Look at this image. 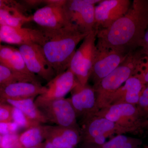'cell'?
Returning <instances> with one entry per match:
<instances>
[{"label": "cell", "mask_w": 148, "mask_h": 148, "mask_svg": "<svg viewBox=\"0 0 148 148\" xmlns=\"http://www.w3.org/2000/svg\"><path fill=\"white\" fill-rule=\"evenodd\" d=\"M148 29V0H134L125 15L98 30L96 47L129 53L141 47Z\"/></svg>", "instance_id": "cell-1"}, {"label": "cell", "mask_w": 148, "mask_h": 148, "mask_svg": "<svg viewBox=\"0 0 148 148\" xmlns=\"http://www.w3.org/2000/svg\"><path fill=\"white\" fill-rule=\"evenodd\" d=\"M41 29L47 38L42 46L44 53L57 75L69 69L76 48L88 34L74 26L56 30Z\"/></svg>", "instance_id": "cell-2"}, {"label": "cell", "mask_w": 148, "mask_h": 148, "mask_svg": "<svg viewBox=\"0 0 148 148\" xmlns=\"http://www.w3.org/2000/svg\"><path fill=\"white\" fill-rule=\"evenodd\" d=\"M144 55L141 50L129 52L126 58L113 71L93 87L99 110L108 106L113 94L130 77L138 73L140 62Z\"/></svg>", "instance_id": "cell-3"}, {"label": "cell", "mask_w": 148, "mask_h": 148, "mask_svg": "<svg viewBox=\"0 0 148 148\" xmlns=\"http://www.w3.org/2000/svg\"><path fill=\"white\" fill-rule=\"evenodd\" d=\"M98 31V29H94L83 40L76 50L69 66V69L73 73L81 87L87 85L91 76L97 51L95 42Z\"/></svg>", "instance_id": "cell-4"}, {"label": "cell", "mask_w": 148, "mask_h": 148, "mask_svg": "<svg viewBox=\"0 0 148 148\" xmlns=\"http://www.w3.org/2000/svg\"><path fill=\"white\" fill-rule=\"evenodd\" d=\"M35 103L48 122L78 128L76 114L70 98L44 100L37 97Z\"/></svg>", "instance_id": "cell-5"}, {"label": "cell", "mask_w": 148, "mask_h": 148, "mask_svg": "<svg viewBox=\"0 0 148 148\" xmlns=\"http://www.w3.org/2000/svg\"><path fill=\"white\" fill-rule=\"evenodd\" d=\"M96 116L103 117L126 130L128 133L143 130L145 120L137 106L127 103L114 104L101 109Z\"/></svg>", "instance_id": "cell-6"}, {"label": "cell", "mask_w": 148, "mask_h": 148, "mask_svg": "<svg viewBox=\"0 0 148 148\" xmlns=\"http://www.w3.org/2000/svg\"><path fill=\"white\" fill-rule=\"evenodd\" d=\"M102 0H66L64 8L72 25L88 34L95 28V4Z\"/></svg>", "instance_id": "cell-7"}, {"label": "cell", "mask_w": 148, "mask_h": 148, "mask_svg": "<svg viewBox=\"0 0 148 148\" xmlns=\"http://www.w3.org/2000/svg\"><path fill=\"white\" fill-rule=\"evenodd\" d=\"M66 0H46V5L35 12L32 21L42 29L56 30L73 26L70 22L64 4Z\"/></svg>", "instance_id": "cell-8"}, {"label": "cell", "mask_w": 148, "mask_h": 148, "mask_svg": "<svg viewBox=\"0 0 148 148\" xmlns=\"http://www.w3.org/2000/svg\"><path fill=\"white\" fill-rule=\"evenodd\" d=\"M18 49L30 73L40 76L48 82L56 76L45 55L42 46L28 44L19 46Z\"/></svg>", "instance_id": "cell-9"}, {"label": "cell", "mask_w": 148, "mask_h": 148, "mask_svg": "<svg viewBox=\"0 0 148 148\" xmlns=\"http://www.w3.org/2000/svg\"><path fill=\"white\" fill-rule=\"evenodd\" d=\"M130 0H102L95 6V28H108L125 15L131 5Z\"/></svg>", "instance_id": "cell-10"}, {"label": "cell", "mask_w": 148, "mask_h": 148, "mask_svg": "<svg viewBox=\"0 0 148 148\" xmlns=\"http://www.w3.org/2000/svg\"><path fill=\"white\" fill-rule=\"evenodd\" d=\"M128 53L112 49L97 48L90 77H92L94 82L93 87L98 85L103 78L113 71L123 62Z\"/></svg>", "instance_id": "cell-11"}, {"label": "cell", "mask_w": 148, "mask_h": 148, "mask_svg": "<svg viewBox=\"0 0 148 148\" xmlns=\"http://www.w3.org/2000/svg\"><path fill=\"white\" fill-rule=\"evenodd\" d=\"M73 90L70 99L77 118H81L83 123L96 116L99 110L94 88L88 85L81 87L78 84Z\"/></svg>", "instance_id": "cell-12"}, {"label": "cell", "mask_w": 148, "mask_h": 148, "mask_svg": "<svg viewBox=\"0 0 148 148\" xmlns=\"http://www.w3.org/2000/svg\"><path fill=\"white\" fill-rule=\"evenodd\" d=\"M81 138L85 144L89 145L92 140L99 137L108 138L114 134L124 135L128 133L127 130L113 122L103 117L95 116L83 123L80 131Z\"/></svg>", "instance_id": "cell-13"}, {"label": "cell", "mask_w": 148, "mask_h": 148, "mask_svg": "<svg viewBox=\"0 0 148 148\" xmlns=\"http://www.w3.org/2000/svg\"><path fill=\"white\" fill-rule=\"evenodd\" d=\"M0 39L1 41L10 44L34 43L42 46L47 38L41 29L0 26Z\"/></svg>", "instance_id": "cell-14"}, {"label": "cell", "mask_w": 148, "mask_h": 148, "mask_svg": "<svg viewBox=\"0 0 148 148\" xmlns=\"http://www.w3.org/2000/svg\"><path fill=\"white\" fill-rule=\"evenodd\" d=\"M78 84L73 73L69 69L64 73L56 76L48 82L45 92L38 97L44 100L64 98Z\"/></svg>", "instance_id": "cell-15"}, {"label": "cell", "mask_w": 148, "mask_h": 148, "mask_svg": "<svg viewBox=\"0 0 148 148\" xmlns=\"http://www.w3.org/2000/svg\"><path fill=\"white\" fill-rule=\"evenodd\" d=\"M146 86L145 83L139 74L132 76L113 94L109 106L120 103L137 106Z\"/></svg>", "instance_id": "cell-16"}, {"label": "cell", "mask_w": 148, "mask_h": 148, "mask_svg": "<svg viewBox=\"0 0 148 148\" xmlns=\"http://www.w3.org/2000/svg\"><path fill=\"white\" fill-rule=\"evenodd\" d=\"M46 86L38 82H17L0 87V99L20 100L34 98L44 93Z\"/></svg>", "instance_id": "cell-17"}, {"label": "cell", "mask_w": 148, "mask_h": 148, "mask_svg": "<svg viewBox=\"0 0 148 148\" xmlns=\"http://www.w3.org/2000/svg\"><path fill=\"white\" fill-rule=\"evenodd\" d=\"M45 141L59 148H75L80 141L78 128L46 125Z\"/></svg>", "instance_id": "cell-18"}, {"label": "cell", "mask_w": 148, "mask_h": 148, "mask_svg": "<svg viewBox=\"0 0 148 148\" xmlns=\"http://www.w3.org/2000/svg\"><path fill=\"white\" fill-rule=\"evenodd\" d=\"M34 98H30L20 100L10 99L0 100L8 103L14 108L18 109L30 119L41 124L47 123L48 121L37 107L34 101Z\"/></svg>", "instance_id": "cell-19"}, {"label": "cell", "mask_w": 148, "mask_h": 148, "mask_svg": "<svg viewBox=\"0 0 148 148\" xmlns=\"http://www.w3.org/2000/svg\"><path fill=\"white\" fill-rule=\"evenodd\" d=\"M46 136V125H38L27 129L19 135L16 148H31L42 144Z\"/></svg>", "instance_id": "cell-20"}, {"label": "cell", "mask_w": 148, "mask_h": 148, "mask_svg": "<svg viewBox=\"0 0 148 148\" xmlns=\"http://www.w3.org/2000/svg\"><path fill=\"white\" fill-rule=\"evenodd\" d=\"M0 64L17 73L35 75L28 71L18 49L13 47L8 51L3 58L0 61Z\"/></svg>", "instance_id": "cell-21"}, {"label": "cell", "mask_w": 148, "mask_h": 148, "mask_svg": "<svg viewBox=\"0 0 148 148\" xmlns=\"http://www.w3.org/2000/svg\"><path fill=\"white\" fill-rule=\"evenodd\" d=\"M21 82H38L36 75L17 73L0 64V87Z\"/></svg>", "instance_id": "cell-22"}, {"label": "cell", "mask_w": 148, "mask_h": 148, "mask_svg": "<svg viewBox=\"0 0 148 148\" xmlns=\"http://www.w3.org/2000/svg\"><path fill=\"white\" fill-rule=\"evenodd\" d=\"M32 21V16L19 17L0 9V26L21 27L25 23Z\"/></svg>", "instance_id": "cell-23"}, {"label": "cell", "mask_w": 148, "mask_h": 148, "mask_svg": "<svg viewBox=\"0 0 148 148\" xmlns=\"http://www.w3.org/2000/svg\"><path fill=\"white\" fill-rule=\"evenodd\" d=\"M12 119L20 128L30 129L41 125L40 123L30 119L21 111L13 107L12 110Z\"/></svg>", "instance_id": "cell-24"}, {"label": "cell", "mask_w": 148, "mask_h": 148, "mask_svg": "<svg viewBox=\"0 0 148 148\" xmlns=\"http://www.w3.org/2000/svg\"><path fill=\"white\" fill-rule=\"evenodd\" d=\"M0 9L7 11L19 17L27 16L24 14L25 5L14 1L0 0Z\"/></svg>", "instance_id": "cell-25"}, {"label": "cell", "mask_w": 148, "mask_h": 148, "mask_svg": "<svg viewBox=\"0 0 148 148\" xmlns=\"http://www.w3.org/2000/svg\"><path fill=\"white\" fill-rule=\"evenodd\" d=\"M131 138L124 135H117L101 145H88L84 148H116L129 141Z\"/></svg>", "instance_id": "cell-26"}, {"label": "cell", "mask_w": 148, "mask_h": 148, "mask_svg": "<svg viewBox=\"0 0 148 148\" xmlns=\"http://www.w3.org/2000/svg\"><path fill=\"white\" fill-rule=\"evenodd\" d=\"M141 115L145 120L148 118V85L143 90L137 106Z\"/></svg>", "instance_id": "cell-27"}, {"label": "cell", "mask_w": 148, "mask_h": 148, "mask_svg": "<svg viewBox=\"0 0 148 148\" xmlns=\"http://www.w3.org/2000/svg\"><path fill=\"white\" fill-rule=\"evenodd\" d=\"M18 138L19 135L16 133L2 135L0 148H16Z\"/></svg>", "instance_id": "cell-28"}, {"label": "cell", "mask_w": 148, "mask_h": 148, "mask_svg": "<svg viewBox=\"0 0 148 148\" xmlns=\"http://www.w3.org/2000/svg\"><path fill=\"white\" fill-rule=\"evenodd\" d=\"M13 107L0 100V122L13 121L12 110Z\"/></svg>", "instance_id": "cell-29"}, {"label": "cell", "mask_w": 148, "mask_h": 148, "mask_svg": "<svg viewBox=\"0 0 148 148\" xmlns=\"http://www.w3.org/2000/svg\"><path fill=\"white\" fill-rule=\"evenodd\" d=\"M19 128L18 125L14 121L0 122V135L16 133Z\"/></svg>", "instance_id": "cell-30"}, {"label": "cell", "mask_w": 148, "mask_h": 148, "mask_svg": "<svg viewBox=\"0 0 148 148\" xmlns=\"http://www.w3.org/2000/svg\"><path fill=\"white\" fill-rule=\"evenodd\" d=\"M143 78L146 85H148V56L144 55L140 61L138 73Z\"/></svg>", "instance_id": "cell-31"}, {"label": "cell", "mask_w": 148, "mask_h": 148, "mask_svg": "<svg viewBox=\"0 0 148 148\" xmlns=\"http://www.w3.org/2000/svg\"><path fill=\"white\" fill-rule=\"evenodd\" d=\"M141 51L144 55L148 56V29L146 32L141 44Z\"/></svg>", "instance_id": "cell-32"}, {"label": "cell", "mask_w": 148, "mask_h": 148, "mask_svg": "<svg viewBox=\"0 0 148 148\" xmlns=\"http://www.w3.org/2000/svg\"><path fill=\"white\" fill-rule=\"evenodd\" d=\"M43 148H59L54 147L52 145L45 141L44 143H43Z\"/></svg>", "instance_id": "cell-33"}, {"label": "cell", "mask_w": 148, "mask_h": 148, "mask_svg": "<svg viewBox=\"0 0 148 148\" xmlns=\"http://www.w3.org/2000/svg\"><path fill=\"white\" fill-rule=\"evenodd\" d=\"M143 129H146L148 131V118L147 119L145 120L143 123Z\"/></svg>", "instance_id": "cell-34"}, {"label": "cell", "mask_w": 148, "mask_h": 148, "mask_svg": "<svg viewBox=\"0 0 148 148\" xmlns=\"http://www.w3.org/2000/svg\"><path fill=\"white\" fill-rule=\"evenodd\" d=\"M31 148H43V143L40 145Z\"/></svg>", "instance_id": "cell-35"}, {"label": "cell", "mask_w": 148, "mask_h": 148, "mask_svg": "<svg viewBox=\"0 0 148 148\" xmlns=\"http://www.w3.org/2000/svg\"><path fill=\"white\" fill-rule=\"evenodd\" d=\"M2 135H0V143H1V139Z\"/></svg>", "instance_id": "cell-36"}, {"label": "cell", "mask_w": 148, "mask_h": 148, "mask_svg": "<svg viewBox=\"0 0 148 148\" xmlns=\"http://www.w3.org/2000/svg\"><path fill=\"white\" fill-rule=\"evenodd\" d=\"M144 148H148V146H144Z\"/></svg>", "instance_id": "cell-37"}, {"label": "cell", "mask_w": 148, "mask_h": 148, "mask_svg": "<svg viewBox=\"0 0 148 148\" xmlns=\"http://www.w3.org/2000/svg\"><path fill=\"white\" fill-rule=\"evenodd\" d=\"M1 39H0V47L1 46Z\"/></svg>", "instance_id": "cell-38"}]
</instances>
